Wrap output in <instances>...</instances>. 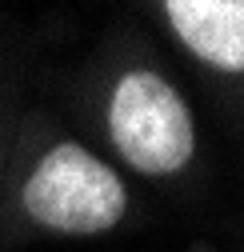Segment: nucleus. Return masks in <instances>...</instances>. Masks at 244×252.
<instances>
[{"label": "nucleus", "mask_w": 244, "mask_h": 252, "mask_svg": "<svg viewBox=\"0 0 244 252\" xmlns=\"http://www.w3.org/2000/svg\"><path fill=\"white\" fill-rule=\"evenodd\" d=\"M112 140L124 160L148 176L176 172L192 156V120L176 92L148 72H132L112 96Z\"/></svg>", "instance_id": "2"}, {"label": "nucleus", "mask_w": 244, "mask_h": 252, "mask_svg": "<svg viewBox=\"0 0 244 252\" xmlns=\"http://www.w3.org/2000/svg\"><path fill=\"white\" fill-rule=\"evenodd\" d=\"M28 216L60 232H104L124 216V184L76 144L52 148L24 188Z\"/></svg>", "instance_id": "1"}, {"label": "nucleus", "mask_w": 244, "mask_h": 252, "mask_svg": "<svg viewBox=\"0 0 244 252\" xmlns=\"http://www.w3.org/2000/svg\"><path fill=\"white\" fill-rule=\"evenodd\" d=\"M172 28L200 60L228 72L244 64V4L240 0H168Z\"/></svg>", "instance_id": "3"}]
</instances>
